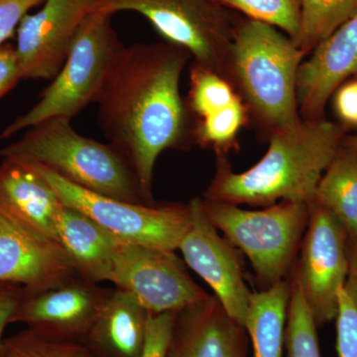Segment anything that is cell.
<instances>
[{
  "mask_svg": "<svg viewBox=\"0 0 357 357\" xmlns=\"http://www.w3.org/2000/svg\"><path fill=\"white\" fill-rule=\"evenodd\" d=\"M306 56L287 35L266 23L248 20L234 28L223 77L268 137L302 119L297 82Z\"/></svg>",
  "mask_w": 357,
  "mask_h": 357,
  "instance_id": "3957f363",
  "label": "cell"
},
{
  "mask_svg": "<svg viewBox=\"0 0 357 357\" xmlns=\"http://www.w3.org/2000/svg\"><path fill=\"white\" fill-rule=\"evenodd\" d=\"M13 160L43 178L61 203L79 211L124 243L176 251L189 229V204L129 203L73 184L36 162Z\"/></svg>",
  "mask_w": 357,
  "mask_h": 357,
  "instance_id": "52a82bcc",
  "label": "cell"
},
{
  "mask_svg": "<svg viewBox=\"0 0 357 357\" xmlns=\"http://www.w3.org/2000/svg\"><path fill=\"white\" fill-rule=\"evenodd\" d=\"M347 149L351 150L354 153L357 154V136L349 138L347 140Z\"/></svg>",
  "mask_w": 357,
  "mask_h": 357,
  "instance_id": "e575fe53",
  "label": "cell"
},
{
  "mask_svg": "<svg viewBox=\"0 0 357 357\" xmlns=\"http://www.w3.org/2000/svg\"><path fill=\"white\" fill-rule=\"evenodd\" d=\"M91 0H45L18 26L16 58L21 79H53L62 69Z\"/></svg>",
  "mask_w": 357,
  "mask_h": 357,
  "instance_id": "4fadbf2b",
  "label": "cell"
},
{
  "mask_svg": "<svg viewBox=\"0 0 357 357\" xmlns=\"http://www.w3.org/2000/svg\"><path fill=\"white\" fill-rule=\"evenodd\" d=\"M310 54L298 74V107L303 119H318L333 93L357 75V13Z\"/></svg>",
  "mask_w": 357,
  "mask_h": 357,
  "instance_id": "9a60e30c",
  "label": "cell"
},
{
  "mask_svg": "<svg viewBox=\"0 0 357 357\" xmlns=\"http://www.w3.org/2000/svg\"><path fill=\"white\" fill-rule=\"evenodd\" d=\"M178 312L150 314L141 357H167Z\"/></svg>",
  "mask_w": 357,
  "mask_h": 357,
  "instance_id": "f1b7e54d",
  "label": "cell"
},
{
  "mask_svg": "<svg viewBox=\"0 0 357 357\" xmlns=\"http://www.w3.org/2000/svg\"><path fill=\"white\" fill-rule=\"evenodd\" d=\"M317 328L311 309L293 280L285 331L287 357H321Z\"/></svg>",
  "mask_w": 357,
  "mask_h": 357,
  "instance_id": "484cf974",
  "label": "cell"
},
{
  "mask_svg": "<svg viewBox=\"0 0 357 357\" xmlns=\"http://www.w3.org/2000/svg\"><path fill=\"white\" fill-rule=\"evenodd\" d=\"M191 222L178 250L188 266L194 270L213 290L230 318L244 326L251 293L243 276L241 251L204 215L201 198L189 204Z\"/></svg>",
  "mask_w": 357,
  "mask_h": 357,
  "instance_id": "7c38bea8",
  "label": "cell"
},
{
  "mask_svg": "<svg viewBox=\"0 0 357 357\" xmlns=\"http://www.w3.org/2000/svg\"><path fill=\"white\" fill-rule=\"evenodd\" d=\"M61 204L56 192L37 174L15 160L1 159L0 215L58 243L55 220Z\"/></svg>",
  "mask_w": 357,
  "mask_h": 357,
  "instance_id": "e0dca14e",
  "label": "cell"
},
{
  "mask_svg": "<svg viewBox=\"0 0 357 357\" xmlns=\"http://www.w3.org/2000/svg\"><path fill=\"white\" fill-rule=\"evenodd\" d=\"M75 275L79 274L60 243L0 215V282L35 291Z\"/></svg>",
  "mask_w": 357,
  "mask_h": 357,
  "instance_id": "5bb4252c",
  "label": "cell"
},
{
  "mask_svg": "<svg viewBox=\"0 0 357 357\" xmlns=\"http://www.w3.org/2000/svg\"><path fill=\"white\" fill-rule=\"evenodd\" d=\"M190 58L184 49L168 42L123 45L96 102L102 132L128 157L152 202L160 155L189 149L195 143L192 119L180 93Z\"/></svg>",
  "mask_w": 357,
  "mask_h": 357,
  "instance_id": "6da1fadb",
  "label": "cell"
},
{
  "mask_svg": "<svg viewBox=\"0 0 357 357\" xmlns=\"http://www.w3.org/2000/svg\"><path fill=\"white\" fill-rule=\"evenodd\" d=\"M213 227L248 256L265 289L286 280L309 222V204L282 201L260 211L202 199Z\"/></svg>",
  "mask_w": 357,
  "mask_h": 357,
  "instance_id": "8992f818",
  "label": "cell"
},
{
  "mask_svg": "<svg viewBox=\"0 0 357 357\" xmlns=\"http://www.w3.org/2000/svg\"><path fill=\"white\" fill-rule=\"evenodd\" d=\"M225 8L234 9L280 30L295 41L300 31L301 0H217Z\"/></svg>",
  "mask_w": 357,
  "mask_h": 357,
  "instance_id": "4316f807",
  "label": "cell"
},
{
  "mask_svg": "<svg viewBox=\"0 0 357 357\" xmlns=\"http://www.w3.org/2000/svg\"><path fill=\"white\" fill-rule=\"evenodd\" d=\"M335 93L337 116L347 126H357V79L342 84Z\"/></svg>",
  "mask_w": 357,
  "mask_h": 357,
  "instance_id": "1f68e13d",
  "label": "cell"
},
{
  "mask_svg": "<svg viewBox=\"0 0 357 357\" xmlns=\"http://www.w3.org/2000/svg\"><path fill=\"white\" fill-rule=\"evenodd\" d=\"M349 234L344 225L325 206L309 204V222L300 246L293 280L301 289L317 325L335 319L338 290L349 271Z\"/></svg>",
  "mask_w": 357,
  "mask_h": 357,
  "instance_id": "9c48e42d",
  "label": "cell"
},
{
  "mask_svg": "<svg viewBox=\"0 0 357 357\" xmlns=\"http://www.w3.org/2000/svg\"><path fill=\"white\" fill-rule=\"evenodd\" d=\"M45 0H0V47L17 31L21 20Z\"/></svg>",
  "mask_w": 357,
  "mask_h": 357,
  "instance_id": "f546056e",
  "label": "cell"
},
{
  "mask_svg": "<svg viewBox=\"0 0 357 357\" xmlns=\"http://www.w3.org/2000/svg\"><path fill=\"white\" fill-rule=\"evenodd\" d=\"M217 0H91V13L144 16L166 42L189 53L192 64L225 75L236 24Z\"/></svg>",
  "mask_w": 357,
  "mask_h": 357,
  "instance_id": "ba28073f",
  "label": "cell"
},
{
  "mask_svg": "<svg viewBox=\"0 0 357 357\" xmlns=\"http://www.w3.org/2000/svg\"><path fill=\"white\" fill-rule=\"evenodd\" d=\"M245 328L215 295L177 312L167 357H248Z\"/></svg>",
  "mask_w": 357,
  "mask_h": 357,
  "instance_id": "2e32d148",
  "label": "cell"
},
{
  "mask_svg": "<svg viewBox=\"0 0 357 357\" xmlns=\"http://www.w3.org/2000/svg\"><path fill=\"white\" fill-rule=\"evenodd\" d=\"M149 316L132 295L114 288L83 342L96 357H141Z\"/></svg>",
  "mask_w": 357,
  "mask_h": 357,
  "instance_id": "ac0fdd59",
  "label": "cell"
},
{
  "mask_svg": "<svg viewBox=\"0 0 357 357\" xmlns=\"http://www.w3.org/2000/svg\"><path fill=\"white\" fill-rule=\"evenodd\" d=\"M335 321L338 357H357V306L344 287L338 290Z\"/></svg>",
  "mask_w": 357,
  "mask_h": 357,
  "instance_id": "83f0119b",
  "label": "cell"
},
{
  "mask_svg": "<svg viewBox=\"0 0 357 357\" xmlns=\"http://www.w3.org/2000/svg\"><path fill=\"white\" fill-rule=\"evenodd\" d=\"M238 96L234 86L222 75L192 65L190 89L185 105L192 121L225 109Z\"/></svg>",
  "mask_w": 357,
  "mask_h": 357,
  "instance_id": "cb8c5ba5",
  "label": "cell"
},
{
  "mask_svg": "<svg viewBox=\"0 0 357 357\" xmlns=\"http://www.w3.org/2000/svg\"><path fill=\"white\" fill-rule=\"evenodd\" d=\"M357 13V0H301L300 31L294 43L310 54Z\"/></svg>",
  "mask_w": 357,
  "mask_h": 357,
  "instance_id": "7402d4cb",
  "label": "cell"
},
{
  "mask_svg": "<svg viewBox=\"0 0 357 357\" xmlns=\"http://www.w3.org/2000/svg\"><path fill=\"white\" fill-rule=\"evenodd\" d=\"M340 220L349 237L357 236V154L342 149L319 181L314 201Z\"/></svg>",
  "mask_w": 357,
  "mask_h": 357,
  "instance_id": "44dd1931",
  "label": "cell"
},
{
  "mask_svg": "<svg viewBox=\"0 0 357 357\" xmlns=\"http://www.w3.org/2000/svg\"><path fill=\"white\" fill-rule=\"evenodd\" d=\"M21 81L15 47L4 44L0 47V98L7 95Z\"/></svg>",
  "mask_w": 357,
  "mask_h": 357,
  "instance_id": "4dcf8cb0",
  "label": "cell"
},
{
  "mask_svg": "<svg viewBox=\"0 0 357 357\" xmlns=\"http://www.w3.org/2000/svg\"><path fill=\"white\" fill-rule=\"evenodd\" d=\"M249 119L248 107L238 96L225 109L192 121L195 144L213 148L218 155H225L236 144Z\"/></svg>",
  "mask_w": 357,
  "mask_h": 357,
  "instance_id": "603a6c76",
  "label": "cell"
},
{
  "mask_svg": "<svg viewBox=\"0 0 357 357\" xmlns=\"http://www.w3.org/2000/svg\"><path fill=\"white\" fill-rule=\"evenodd\" d=\"M110 283L132 295L149 312H178L208 297L175 251L119 241Z\"/></svg>",
  "mask_w": 357,
  "mask_h": 357,
  "instance_id": "30bf717a",
  "label": "cell"
},
{
  "mask_svg": "<svg viewBox=\"0 0 357 357\" xmlns=\"http://www.w3.org/2000/svg\"><path fill=\"white\" fill-rule=\"evenodd\" d=\"M112 15L91 13L79 26L60 72L42 91L38 102L0 133V141L52 117L72 119L96 102L107 73L123 44Z\"/></svg>",
  "mask_w": 357,
  "mask_h": 357,
  "instance_id": "5b68a950",
  "label": "cell"
},
{
  "mask_svg": "<svg viewBox=\"0 0 357 357\" xmlns=\"http://www.w3.org/2000/svg\"><path fill=\"white\" fill-rule=\"evenodd\" d=\"M291 283L279 282L261 292L252 293L245 328L253 357H283Z\"/></svg>",
  "mask_w": 357,
  "mask_h": 357,
  "instance_id": "ffe728a7",
  "label": "cell"
},
{
  "mask_svg": "<svg viewBox=\"0 0 357 357\" xmlns=\"http://www.w3.org/2000/svg\"><path fill=\"white\" fill-rule=\"evenodd\" d=\"M349 271L344 283V290L357 306V236L349 237L347 245Z\"/></svg>",
  "mask_w": 357,
  "mask_h": 357,
  "instance_id": "836d02e7",
  "label": "cell"
},
{
  "mask_svg": "<svg viewBox=\"0 0 357 357\" xmlns=\"http://www.w3.org/2000/svg\"><path fill=\"white\" fill-rule=\"evenodd\" d=\"M114 289L75 275L51 287L23 289L10 324H23L58 340L83 342Z\"/></svg>",
  "mask_w": 357,
  "mask_h": 357,
  "instance_id": "8fae6325",
  "label": "cell"
},
{
  "mask_svg": "<svg viewBox=\"0 0 357 357\" xmlns=\"http://www.w3.org/2000/svg\"><path fill=\"white\" fill-rule=\"evenodd\" d=\"M70 121L52 117L26 129L20 139L0 147V160H30L96 194L129 203L154 204L121 148L84 137Z\"/></svg>",
  "mask_w": 357,
  "mask_h": 357,
  "instance_id": "277c9868",
  "label": "cell"
},
{
  "mask_svg": "<svg viewBox=\"0 0 357 357\" xmlns=\"http://www.w3.org/2000/svg\"><path fill=\"white\" fill-rule=\"evenodd\" d=\"M0 357H96L84 342L58 340L26 328L2 340Z\"/></svg>",
  "mask_w": 357,
  "mask_h": 357,
  "instance_id": "d4e9b609",
  "label": "cell"
},
{
  "mask_svg": "<svg viewBox=\"0 0 357 357\" xmlns=\"http://www.w3.org/2000/svg\"><path fill=\"white\" fill-rule=\"evenodd\" d=\"M57 241L77 273L102 283L110 282L119 239L79 211L61 204L56 215Z\"/></svg>",
  "mask_w": 357,
  "mask_h": 357,
  "instance_id": "d6986e66",
  "label": "cell"
},
{
  "mask_svg": "<svg viewBox=\"0 0 357 357\" xmlns=\"http://www.w3.org/2000/svg\"><path fill=\"white\" fill-rule=\"evenodd\" d=\"M342 138V128L323 117L302 119L272 133L266 154L244 172H234L225 155H218L215 177L203 199L265 208L278 201L310 204Z\"/></svg>",
  "mask_w": 357,
  "mask_h": 357,
  "instance_id": "7a4b0ae2",
  "label": "cell"
},
{
  "mask_svg": "<svg viewBox=\"0 0 357 357\" xmlns=\"http://www.w3.org/2000/svg\"><path fill=\"white\" fill-rule=\"evenodd\" d=\"M23 287L14 283L0 282V347H1L2 335L7 326L10 325V319L14 310L17 307Z\"/></svg>",
  "mask_w": 357,
  "mask_h": 357,
  "instance_id": "d6a6232c",
  "label": "cell"
}]
</instances>
